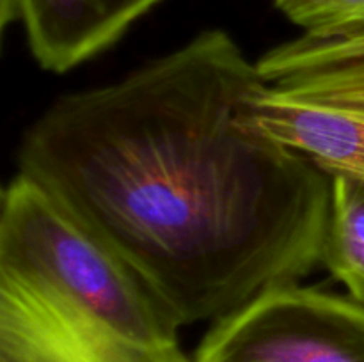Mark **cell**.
I'll return each instance as SVG.
<instances>
[{"label":"cell","instance_id":"8992f818","mask_svg":"<svg viewBox=\"0 0 364 362\" xmlns=\"http://www.w3.org/2000/svg\"><path fill=\"white\" fill-rule=\"evenodd\" d=\"M162 0H20V21L36 62L66 73L112 46Z\"/></svg>","mask_w":364,"mask_h":362},{"label":"cell","instance_id":"3957f363","mask_svg":"<svg viewBox=\"0 0 364 362\" xmlns=\"http://www.w3.org/2000/svg\"><path fill=\"white\" fill-rule=\"evenodd\" d=\"M258 67V126L329 177L364 181V31L302 32Z\"/></svg>","mask_w":364,"mask_h":362},{"label":"cell","instance_id":"52a82bcc","mask_svg":"<svg viewBox=\"0 0 364 362\" xmlns=\"http://www.w3.org/2000/svg\"><path fill=\"white\" fill-rule=\"evenodd\" d=\"M347 295L364 307V181L331 177V209L322 261Z\"/></svg>","mask_w":364,"mask_h":362},{"label":"cell","instance_id":"7a4b0ae2","mask_svg":"<svg viewBox=\"0 0 364 362\" xmlns=\"http://www.w3.org/2000/svg\"><path fill=\"white\" fill-rule=\"evenodd\" d=\"M0 273L57 295L132 339L155 346L180 344L181 325L146 280L21 172L2 192Z\"/></svg>","mask_w":364,"mask_h":362},{"label":"cell","instance_id":"9c48e42d","mask_svg":"<svg viewBox=\"0 0 364 362\" xmlns=\"http://www.w3.org/2000/svg\"><path fill=\"white\" fill-rule=\"evenodd\" d=\"M13 21H20V0H0V23L2 28Z\"/></svg>","mask_w":364,"mask_h":362},{"label":"cell","instance_id":"6da1fadb","mask_svg":"<svg viewBox=\"0 0 364 362\" xmlns=\"http://www.w3.org/2000/svg\"><path fill=\"white\" fill-rule=\"evenodd\" d=\"M258 60L208 28L127 77L63 94L18 172L95 231L181 327L217 322L322 261L331 177L258 126Z\"/></svg>","mask_w":364,"mask_h":362},{"label":"cell","instance_id":"ba28073f","mask_svg":"<svg viewBox=\"0 0 364 362\" xmlns=\"http://www.w3.org/2000/svg\"><path fill=\"white\" fill-rule=\"evenodd\" d=\"M302 32L364 31V0H274Z\"/></svg>","mask_w":364,"mask_h":362},{"label":"cell","instance_id":"5b68a950","mask_svg":"<svg viewBox=\"0 0 364 362\" xmlns=\"http://www.w3.org/2000/svg\"><path fill=\"white\" fill-rule=\"evenodd\" d=\"M0 351L27 362H191L180 344L132 339L7 273H0Z\"/></svg>","mask_w":364,"mask_h":362},{"label":"cell","instance_id":"277c9868","mask_svg":"<svg viewBox=\"0 0 364 362\" xmlns=\"http://www.w3.org/2000/svg\"><path fill=\"white\" fill-rule=\"evenodd\" d=\"M191 362H364V307L288 283L212 323Z\"/></svg>","mask_w":364,"mask_h":362},{"label":"cell","instance_id":"30bf717a","mask_svg":"<svg viewBox=\"0 0 364 362\" xmlns=\"http://www.w3.org/2000/svg\"><path fill=\"white\" fill-rule=\"evenodd\" d=\"M0 362H25L23 358L16 357L13 353H7V351H0Z\"/></svg>","mask_w":364,"mask_h":362}]
</instances>
